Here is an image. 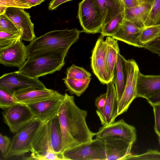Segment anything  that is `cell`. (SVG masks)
Wrapping results in <instances>:
<instances>
[{"label": "cell", "mask_w": 160, "mask_h": 160, "mask_svg": "<svg viewBox=\"0 0 160 160\" xmlns=\"http://www.w3.org/2000/svg\"><path fill=\"white\" fill-rule=\"evenodd\" d=\"M64 95L58 114L62 133V155L65 151L92 140L96 134L87 124V111L77 106L73 96L66 93Z\"/></svg>", "instance_id": "6da1fadb"}, {"label": "cell", "mask_w": 160, "mask_h": 160, "mask_svg": "<svg viewBox=\"0 0 160 160\" xmlns=\"http://www.w3.org/2000/svg\"><path fill=\"white\" fill-rule=\"evenodd\" d=\"M82 30L73 28L48 32L30 42L27 46L28 57L48 51H59L67 54L71 46L76 42Z\"/></svg>", "instance_id": "7a4b0ae2"}, {"label": "cell", "mask_w": 160, "mask_h": 160, "mask_svg": "<svg viewBox=\"0 0 160 160\" xmlns=\"http://www.w3.org/2000/svg\"><path fill=\"white\" fill-rule=\"evenodd\" d=\"M66 55L59 51L39 52L28 57L18 71L34 78L52 74L64 66Z\"/></svg>", "instance_id": "3957f363"}, {"label": "cell", "mask_w": 160, "mask_h": 160, "mask_svg": "<svg viewBox=\"0 0 160 160\" xmlns=\"http://www.w3.org/2000/svg\"><path fill=\"white\" fill-rule=\"evenodd\" d=\"M42 123L34 119L15 134L11 140L4 159L14 156H22L30 151L31 142L39 127Z\"/></svg>", "instance_id": "277c9868"}, {"label": "cell", "mask_w": 160, "mask_h": 160, "mask_svg": "<svg viewBox=\"0 0 160 160\" xmlns=\"http://www.w3.org/2000/svg\"><path fill=\"white\" fill-rule=\"evenodd\" d=\"M63 156L65 160H107L105 142L98 138L65 151Z\"/></svg>", "instance_id": "5b68a950"}, {"label": "cell", "mask_w": 160, "mask_h": 160, "mask_svg": "<svg viewBox=\"0 0 160 160\" xmlns=\"http://www.w3.org/2000/svg\"><path fill=\"white\" fill-rule=\"evenodd\" d=\"M78 17L83 32L89 34L100 33L102 19L94 0H82L79 3Z\"/></svg>", "instance_id": "8992f818"}, {"label": "cell", "mask_w": 160, "mask_h": 160, "mask_svg": "<svg viewBox=\"0 0 160 160\" xmlns=\"http://www.w3.org/2000/svg\"><path fill=\"white\" fill-rule=\"evenodd\" d=\"M4 122L10 132L16 134L34 119L33 114L27 105L19 102L3 110Z\"/></svg>", "instance_id": "52a82bcc"}, {"label": "cell", "mask_w": 160, "mask_h": 160, "mask_svg": "<svg viewBox=\"0 0 160 160\" xmlns=\"http://www.w3.org/2000/svg\"><path fill=\"white\" fill-rule=\"evenodd\" d=\"M127 80L121 98L118 103V116L127 111L133 100L137 98V85L140 72L138 65L133 59L126 60Z\"/></svg>", "instance_id": "ba28073f"}, {"label": "cell", "mask_w": 160, "mask_h": 160, "mask_svg": "<svg viewBox=\"0 0 160 160\" xmlns=\"http://www.w3.org/2000/svg\"><path fill=\"white\" fill-rule=\"evenodd\" d=\"M51 151H54L51 142L49 121L40 125L31 142L30 156L24 157L23 159L42 160L45 155Z\"/></svg>", "instance_id": "9c48e42d"}, {"label": "cell", "mask_w": 160, "mask_h": 160, "mask_svg": "<svg viewBox=\"0 0 160 160\" xmlns=\"http://www.w3.org/2000/svg\"><path fill=\"white\" fill-rule=\"evenodd\" d=\"M30 87L39 89L46 88L38 78L30 77L18 71L4 74L0 78V87L13 94L15 91Z\"/></svg>", "instance_id": "30bf717a"}, {"label": "cell", "mask_w": 160, "mask_h": 160, "mask_svg": "<svg viewBox=\"0 0 160 160\" xmlns=\"http://www.w3.org/2000/svg\"><path fill=\"white\" fill-rule=\"evenodd\" d=\"M14 24L21 34L22 40L31 42L36 38L34 24L29 13L24 8L16 7L7 8L4 13Z\"/></svg>", "instance_id": "8fae6325"}, {"label": "cell", "mask_w": 160, "mask_h": 160, "mask_svg": "<svg viewBox=\"0 0 160 160\" xmlns=\"http://www.w3.org/2000/svg\"><path fill=\"white\" fill-rule=\"evenodd\" d=\"M28 58L27 47L21 38L9 46L0 48V63L6 67L19 68Z\"/></svg>", "instance_id": "7c38bea8"}, {"label": "cell", "mask_w": 160, "mask_h": 160, "mask_svg": "<svg viewBox=\"0 0 160 160\" xmlns=\"http://www.w3.org/2000/svg\"><path fill=\"white\" fill-rule=\"evenodd\" d=\"M101 34L98 38L92 51L91 66L93 73L102 84L110 82L106 68L107 44Z\"/></svg>", "instance_id": "4fadbf2b"}, {"label": "cell", "mask_w": 160, "mask_h": 160, "mask_svg": "<svg viewBox=\"0 0 160 160\" xmlns=\"http://www.w3.org/2000/svg\"><path fill=\"white\" fill-rule=\"evenodd\" d=\"M95 136L100 139L118 137L133 143L137 139L135 127L127 123L122 119L100 128Z\"/></svg>", "instance_id": "5bb4252c"}, {"label": "cell", "mask_w": 160, "mask_h": 160, "mask_svg": "<svg viewBox=\"0 0 160 160\" xmlns=\"http://www.w3.org/2000/svg\"><path fill=\"white\" fill-rule=\"evenodd\" d=\"M64 98V95L27 105L34 119L42 122H48L58 115Z\"/></svg>", "instance_id": "9a60e30c"}, {"label": "cell", "mask_w": 160, "mask_h": 160, "mask_svg": "<svg viewBox=\"0 0 160 160\" xmlns=\"http://www.w3.org/2000/svg\"><path fill=\"white\" fill-rule=\"evenodd\" d=\"M106 85L105 103L102 110H97L96 111L103 126L109 125L115 122V119L118 116V102L115 85L112 81Z\"/></svg>", "instance_id": "2e32d148"}, {"label": "cell", "mask_w": 160, "mask_h": 160, "mask_svg": "<svg viewBox=\"0 0 160 160\" xmlns=\"http://www.w3.org/2000/svg\"><path fill=\"white\" fill-rule=\"evenodd\" d=\"M18 102L28 105L54 98L62 94L47 88L37 89L30 87L15 91L13 93Z\"/></svg>", "instance_id": "e0dca14e"}, {"label": "cell", "mask_w": 160, "mask_h": 160, "mask_svg": "<svg viewBox=\"0 0 160 160\" xmlns=\"http://www.w3.org/2000/svg\"><path fill=\"white\" fill-rule=\"evenodd\" d=\"M143 29L124 18L117 32L111 37L135 47L144 48V45L140 40Z\"/></svg>", "instance_id": "ac0fdd59"}, {"label": "cell", "mask_w": 160, "mask_h": 160, "mask_svg": "<svg viewBox=\"0 0 160 160\" xmlns=\"http://www.w3.org/2000/svg\"><path fill=\"white\" fill-rule=\"evenodd\" d=\"M105 142L107 160H126L131 154L133 143L118 137L101 139Z\"/></svg>", "instance_id": "d6986e66"}, {"label": "cell", "mask_w": 160, "mask_h": 160, "mask_svg": "<svg viewBox=\"0 0 160 160\" xmlns=\"http://www.w3.org/2000/svg\"><path fill=\"white\" fill-rule=\"evenodd\" d=\"M137 97L146 99L160 92V75H145L139 72L137 81Z\"/></svg>", "instance_id": "ffe728a7"}, {"label": "cell", "mask_w": 160, "mask_h": 160, "mask_svg": "<svg viewBox=\"0 0 160 160\" xmlns=\"http://www.w3.org/2000/svg\"><path fill=\"white\" fill-rule=\"evenodd\" d=\"M126 61L125 58L119 52L112 80L116 88L118 103L123 94L127 80Z\"/></svg>", "instance_id": "44dd1931"}, {"label": "cell", "mask_w": 160, "mask_h": 160, "mask_svg": "<svg viewBox=\"0 0 160 160\" xmlns=\"http://www.w3.org/2000/svg\"><path fill=\"white\" fill-rule=\"evenodd\" d=\"M101 13L103 25L115 16L124 12L125 8L121 0H94Z\"/></svg>", "instance_id": "7402d4cb"}, {"label": "cell", "mask_w": 160, "mask_h": 160, "mask_svg": "<svg viewBox=\"0 0 160 160\" xmlns=\"http://www.w3.org/2000/svg\"><path fill=\"white\" fill-rule=\"evenodd\" d=\"M151 6L150 4L142 3L135 7L125 9L124 18L138 27L144 28L145 22Z\"/></svg>", "instance_id": "603a6c76"}, {"label": "cell", "mask_w": 160, "mask_h": 160, "mask_svg": "<svg viewBox=\"0 0 160 160\" xmlns=\"http://www.w3.org/2000/svg\"><path fill=\"white\" fill-rule=\"evenodd\" d=\"M106 44V68L110 82L112 81L113 72L116 65L118 54L119 52L117 40L110 36H107L105 40Z\"/></svg>", "instance_id": "cb8c5ba5"}, {"label": "cell", "mask_w": 160, "mask_h": 160, "mask_svg": "<svg viewBox=\"0 0 160 160\" xmlns=\"http://www.w3.org/2000/svg\"><path fill=\"white\" fill-rule=\"evenodd\" d=\"M51 142L54 152L62 160H65L61 153L62 133L58 115L50 120Z\"/></svg>", "instance_id": "d4e9b609"}, {"label": "cell", "mask_w": 160, "mask_h": 160, "mask_svg": "<svg viewBox=\"0 0 160 160\" xmlns=\"http://www.w3.org/2000/svg\"><path fill=\"white\" fill-rule=\"evenodd\" d=\"M91 78L77 80L66 77L62 80L68 90L71 94L80 96L88 88Z\"/></svg>", "instance_id": "484cf974"}, {"label": "cell", "mask_w": 160, "mask_h": 160, "mask_svg": "<svg viewBox=\"0 0 160 160\" xmlns=\"http://www.w3.org/2000/svg\"><path fill=\"white\" fill-rule=\"evenodd\" d=\"M124 17V12L115 16L102 26L100 32L101 34L104 37H111L118 30Z\"/></svg>", "instance_id": "4316f807"}, {"label": "cell", "mask_w": 160, "mask_h": 160, "mask_svg": "<svg viewBox=\"0 0 160 160\" xmlns=\"http://www.w3.org/2000/svg\"><path fill=\"white\" fill-rule=\"evenodd\" d=\"M160 23V0H155L145 22V27Z\"/></svg>", "instance_id": "83f0119b"}, {"label": "cell", "mask_w": 160, "mask_h": 160, "mask_svg": "<svg viewBox=\"0 0 160 160\" xmlns=\"http://www.w3.org/2000/svg\"><path fill=\"white\" fill-rule=\"evenodd\" d=\"M66 77L77 80H83L91 78V73L83 68L73 64L67 68L65 72Z\"/></svg>", "instance_id": "f1b7e54d"}, {"label": "cell", "mask_w": 160, "mask_h": 160, "mask_svg": "<svg viewBox=\"0 0 160 160\" xmlns=\"http://www.w3.org/2000/svg\"><path fill=\"white\" fill-rule=\"evenodd\" d=\"M160 34V23L145 27L142 31L140 36L141 42L144 45L157 38Z\"/></svg>", "instance_id": "f546056e"}, {"label": "cell", "mask_w": 160, "mask_h": 160, "mask_svg": "<svg viewBox=\"0 0 160 160\" xmlns=\"http://www.w3.org/2000/svg\"><path fill=\"white\" fill-rule=\"evenodd\" d=\"M18 102L13 94L6 89L0 87V108L3 110Z\"/></svg>", "instance_id": "4dcf8cb0"}, {"label": "cell", "mask_w": 160, "mask_h": 160, "mask_svg": "<svg viewBox=\"0 0 160 160\" xmlns=\"http://www.w3.org/2000/svg\"><path fill=\"white\" fill-rule=\"evenodd\" d=\"M20 38H21L20 33H14L0 31V48L9 45Z\"/></svg>", "instance_id": "1f68e13d"}, {"label": "cell", "mask_w": 160, "mask_h": 160, "mask_svg": "<svg viewBox=\"0 0 160 160\" xmlns=\"http://www.w3.org/2000/svg\"><path fill=\"white\" fill-rule=\"evenodd\" d=\"M0 31L14 33H20L13 22L4 14L0 15Z\"/></svg>", "instance_id": "d6a6232c"}, {"label": "cell", "mask_w": 160, "mask_h": 160, "mask_svg": "<svg viewBox=\"0 0 160 160\" xmlns=\"http://www.w3.org/2000/svg\"><path fill=\"white\" fill-rule=\"evenodd\" d=\"M160 160V152L158 151L148 150L140 155L132 154L129 156L126 160Z\"/></svg>", "instance_id": "836d02e7"}, {"label": "cell", "mask_w": 160, "mask_h": 160, "mask_svg": "<svg viewBox=\"0 0 160 160\" xmlns=\"http://www.w3.org/2000/svg\"><path fill=\"white\" fill-rule=\"evenodd\" d=\"M151 105L153 108L154 115V130L158 137H160V102Z\"/></svg>", "instance_id": "e575fe53"}, {"label": "cell", "mask_w": 160, "mask_h": 160, "mask_svg": "<svg viewBox=\"0 0 160 160\" xmlns=\"http://www.w3.org/2000/svg\"><path fill=\"white\" fill-rule=\"evenodd\" d=\"M144 48L160 57V34L155 38L145 44Z\"/></svg>", "instance_id": "d590c367"}, {"label": "cell", "mask_w": 160, "mask_h": 160, "mask_svg": "<svg viewBox=\"0 0 160 160\" xmlns=\"http://www.w3.org/2000/svg\"><path fill=\"white\" fill-rule=\"evenodd\" d=\"M45 0H13V2L19 8H29L32 7L40 4Z\"/></svg>", "instance_id": "8d00e7d4"}, {"label": "cell", "mask_w": 160, "mask_h": 160, "mask_svg": "<svg viewBox=\"0 0 160 160\" xmlns=\"http://www.w3.org/2000/svg\"><path fill=\"white\" fill-rule=\"evenodd\" d=\"M11 141L9 138L1 133L0 134V150L2 158L7 153Z\"/></svg>", "instance_id": "74e56055"}, {"label": "cell", "mask_w": 160, "mask_h": 160, "mask_svg": "<svg viewBox=\"0 0 160 160\" xmlns=\"http://www.w3.org/2000/svg\"><path fill=\"white\" fill-rule=\"evenodd\" d=\"M106 98L107 94L106 93L101 94L96 98L95 104L97 110L100 111L103 108L106 102Z\"/></svg>", "instance_id": "f35d334b"}, {"label": "cell", "mask_w": 160, "mask_h": 160, "mask_svg": "<svg viewBox=\"0 0 160 160\" xmlns=\"http://www.w3.org/2000/svg\"><path fill=\"white\" fill-rule=\"evenodd\" d=\"M125 9L132 8L140 3L138 0H121Z\"/></svg>", "instance_id": "ab89813d"}, {"label": "cell", "mask_w": 160, "mask_h": 160, "mask_svg": "<svg viewBox=\"0 0 160 160\" xmlns=\"http://www.w3.org/2000/svg\"><path fill=\"white\" fill-rule=\"evenodd\" d=\"M72 0H52L49 3L48 9L52 10L56 9L61 4Z\"/></svg>", "instance_id": "60d3db41"}, {"label": "cell", "mask_w": 160, "mask_h": 160, "mask_svg": "<svg viewBox=\"0 0 160 160\" xmlns=\"http://www.w3.org/2000/svg\"><path fill=\"white\" fill-rule=\"evenodd\" d=\"M147 100L150 105L160 102V92Z\"/></svg>", "instance_id": "b9f144b4"}, {"label": "cell", "mask_w": 160, "mask_h": 160, "mask_svg": "<svg viewBox=\"0 0 160 160\" xmlns=\"http://www.w3.org/2000/svg\"><path fill=\"white\" fill-rule=\"evenodd\" d=\"M7 8L5 6L0 5V15L4 14Z\"/></svg>", "instance_id": "7bdbcfd3"}, {"label": "cell", "mask_w": 160, "mask_h": 160, "mask_svg": "<svg viewBox=\"0 0 160 160\" xmlns=\"http://www.w3.org/2000/svg\"><path fill=\"white\" fill-rule=\"evenodd\" d=\"M155 0H146L145 3L151 4L152 5Z\"/></svg>", "instance_id": "ee69618b"}, {"label": "cell", "mask_w": 160, "mask_h": 160, "mask_svg": "<svg viewBox=\"0 0 160 160\" xmlns=\"http://www.w3.org/2000/svg\"><path fill=\"white\" fill-rule=\"evenodd\" d=\"M140 3H145L146 0H138Z\"/></svg>", "instance_id": "f6af8a7d"}, {"label": "cell", "mask_w": 160, "mask_h": 160, "mask_svg": "<svg viewBox=\"0 0 160 160\" xmlns=\"http://www.w3.org/2000/svg\"><path fill=\"white\" fill-rule=\"evenodd\" d=\"M158 140H160V137H158Z\"/></svg>", "instance_id": "bcb514c9"}, {"label": "cell", "mask_w": 160, "mask_h": 160, "mask_svg": "<svg viewBox=\"0 0 160 160\" xmlns=\"http://www.w3.org/2000/svg\"><path fill=\"white\" fill-rule=\"evenodd\" d=\"M159 142L160 144V140H159Z\"/></svg>", "instance_id": "7dc6e473"}]
</instances>
